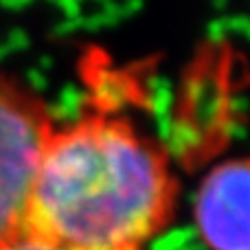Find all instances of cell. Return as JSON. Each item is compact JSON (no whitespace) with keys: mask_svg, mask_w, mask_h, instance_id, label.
<instances>
[{"mask_svg":"<svg viewBox=\"0 0 250 250\" xmlns=\"http://www.w3.org/2000/svg\"><path fill=\"white\" fill-rule=\"evenodd\" d=\"M178 198L165 145L99 95L48 136L26 229L64 250H147Z\"/></svg>","mask_w":250,"mask_h":250,"instance_id":"1","label":"cell"},{"mask_svg":"<svg viewBox=\"0 0 250 250\" xmlns=\"http://www.w3.org/2000/svg\"><path fill=\"white\" fill-rule=\"evenodd\" d=\"M55 125L42 97L0 70V244L26 230L35 173Z\"/></svg>","mask_w":250,"mask_h":250,"instance_id":"2","label":"cell"},{"mask_svg":"<svg viewBox=\"0 0 250 250\" xmlns=\"http://www.w3.org/2000/svg\"><path fill=\"white\" fill-rule=\"evenodd\" d=\"M193 224L207 250H250V156L226 158L204 173Z\"/></svg>","mask_w":250,"mask_h":250,"instance_id":"3","label":"cell"},{"mask_svg":"<svg viewBox=\"0 0 250 250\" xmlns=\"http://www.w3.org/2000/svg\"><path fill=\"white\" fill-rule=\"evenodd\" d=\"M0 250H64V248L26 229L22 233H18L16 237L0 244Z\"/></svg>","mask_w":250,"mask_h":250,"instance_id":"4","label":"cell"}]
</instances>
